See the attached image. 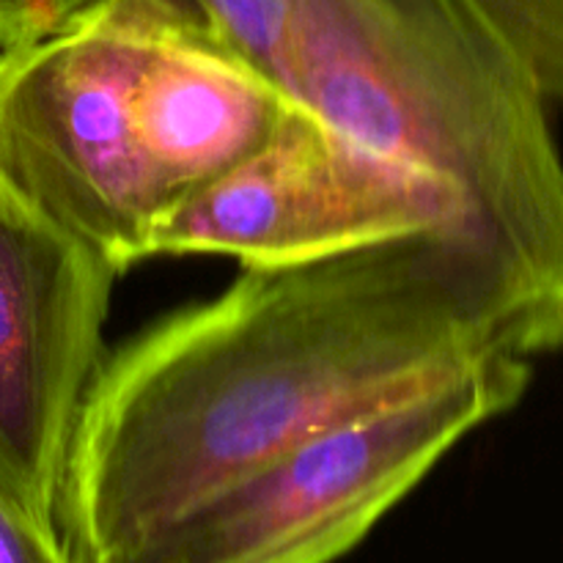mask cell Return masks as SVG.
<instances>
[{
	"label": "cell",
	"mask_w": 563,
	"mask_h": 563,
	"mask_svg": "<svg viewBox=\"0 0 563 563\" xmlns=\"http://www.w3.org/2000/svg\"><path fill=\"white\" fill-rule=\"evenodd\" d=\"M493 355H517L506 302L445 229L242 267L104 355L55 537L71 563H102L300 440Z\"/></svg>",
	"instance_id": "1"
},
{
	"label": "cell",
	"mask_w": 563,
	"mask_h": 563,
	"mask_svg": "<svg viewBox=\"0 0 563 563\" xmlns=\"http://www.w3.org/2000/svg\"><path fill=\"white\" fill-rule=\"evenodd\" d=\"M286 93L438 187L517 355L563 352V0H289Z\"/></svg>",
	"instance_id": "2"
},
{
	"label": "cell",
	"mask_w": 563,
	"mask_h": 563,
	"mask_svg": "<svg viewBox=\"0 0 563 563\" xmlns=\"http://www.w3.org/2000/svg\"><path fill=\"white\" fill-rule=\"evenodd\" d=\"M531 377L528 357H484L300 440L102 563H333Z\"/></svg>",
	"instance_id": "3"
},
{
	"label": "cell",
	"mask_w": 563,
	"mask_h": 563,
	"mask_svg": "<svg viewBox=\"0 0 563 563\" xmlns=\"http://www.w3.org/2000/svg\"><path fill=\"white\" fill-rule=\"evenodd\" d=\"M176 3L93 0L49 36L0 49V185L121 275L148 258L157 220L137 88Z\"/></svg>",
	"instance_id": "4"
},
{
	"label": "cell",
	"mask_w": 563,
	"mask_h": 563,
	"mask_svg": "<svg viewBox=\"0 0 563 563\" xmlns=\"http://www.w3.org/2000/svg\"><path fill=\"white\" fill-rule=\"evenodd\" d=\"M440 229L460 240L438 187L297 104L267 146L154 220L146 256L295 267Z\"/></svg>",
	"instance_id": "5"
},
{
	"label": "cell",
	"mask_w": 563,
	"mask_h": 563,
	"mask_svg": "<svg viewBox=\"0 0 563 563\" xmlns=\"http://www.w3.org/2000/svg\"><path fill=\"white\" fill-rule=\"evenodd\" d=\"M119 269L0 185V489L55 533Z\"/></svg>",
	"instance_id": "6"
},
{
	"label": "cell",
	"mask_w": 563,
	"mask_h": 563,
	"mask_svg": "<svg viewBox=\"0 0 563 563\" xmlns=\"http://www.w3.org/2000/svg\"><path fill=\"white\" fill-rule=\"evenodd\" d=\"M295 108L273 77L179 0L137 88V146L157 218L267 146Z\"/></svg>",
	"instance_id": "7"
},
{
	"label": "cell",
	"mask_w": 563,
	"mask_h": 563,
	"mask_svg": "<svg viewBox=\"0 0 563 563\" xmlns=\"http://www.w3.org/2000/svg\"><path fill=\"white\" fill-rule=\"evenodd\" d=\"M220 38L286 91L289 0H187Z\"/></svg>",
	"instance_id": "8"
},
{
	"label": "cell",
	"mask_w": 563,
	"mask_h": 563,
	"mask_svg": "<svg viewBox=\"0 0 563 563\" xmlns=\"http://www.w3.org/2000/svg\"><path fill=\"white\" fill-rule=\"evenodd\" d=\"M93 0H0V49L49 36Z\"/></svg>",
	"instance_id": "9"
},
{
	"label": "cell",
	"mask_w": 563,
	"mask_h": 563,
	"mask_svg": "<svg viewBox=\"0 0 563 563\" xmlns=\"http://www.w3.org/2000/svg\"><path fill=\"white\" fill-rule=\"evenodd\" d=\"M0 563H71L58 537L0 489Z\"/></svg>",
	"instance_id": "10"
}]
</instances>
